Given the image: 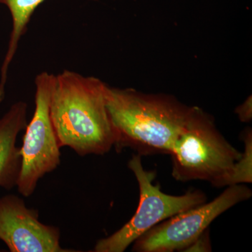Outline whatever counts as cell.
Returning a JSON list of instances; mask_svg holds the SVG:
<instances>
[{
    "label": "cell",
    "instance_id": "6",
    "mask_svg": "<svg viewBox=\"0 0 252 252\" xmlns=\"http://www.w3.org/2000/svg\"><path fill=\"white\" fill-rule=\"evenodd\" d=\"M248 186L227 187L216 198L163 220L133 243L132 252H185L223 212L251 198Z\"/></svg>",
    "mask_w": 252,
    "mask_h": 252
},
{
    "label": "cell",
    "instance_id": "1",
    "mask_svg": "<svg viewBox=\"0 0 252 252\" xmlns=\"http://www.w3.org/2000/svg\"><path fill=\"white\" fill-rule=\"evenodd\" d=\"M107 84L64 69L55 75L50 117L60 147L80 157L104 155L114 147V128L106 104Z\"/></svg>",
    "mask_w": 252,
    "mask_h": 252
},
{
    "label": "cell",
    "instance_id": "4",
    "mask_svg": "<svg viewBox=\"0 0 252 252\" xmlns=\"http://www.w3.org/2000/svg\"><path fill=\"white\" fill-rule=\"evenodd\" d=\"M127 167L133 172L140 189V203L133 217L115 233L102 238L94 245V252H124L136 240L155 225L192 207L207 202L204 192L190 189L180 195L165 193L158 184L154 170L144 168L142 156H132Z\"/></svg>",
    "mask_w": 252,
    "mask_h": 252
},
{
    "label": "cell",
    "instance_id": "5",
    "mask_svg": "<svg viewBox=\"0 0 252 252\" xmlns=\"http://www.w3.org/2000/svg\"><path fill=\"white\" fill-rule=\"evenodd\" d=\"M54 74L39 73L34 79L35 109L20 147L21 168L16 187L25 197L34 193L38 182L61 164V147L50 117V97Z\"/></svg>",
    "mask_w": 252,
    "mask_h": 252
},
{
    "label": "cell",
    "instance_id": "11",
    "mask_svg": "<svg viewBox=\"0 0 252 252\" xmlns=\"http://www.w3.org/2000/svg\"><path fill=\"white\" fill-rule=\"evenodd\" d=\"M212 246L210 241L209 228L198 237L185 252H211Z\"/></svg>",
    "mask_w": 252,
    "mask_h": 252
},
{
    "label": "cell",
    "instance_id": "3",
    "mask_svg": "<svg viewBox=\"0 0 252 252\" xmlns=\"http://www.w3.org/2000/svg\"><path fill=\"white\" fill-rule=\"evenodd\" d=\"M170 155L175 180L207 181L220 188L227 187L242 152L225 140L210 115L193 107Z\"/></svg>",
    "mask_w": 252,
    "mask_h": 252
},
{
    "label": "cell",
    "instance_id": "12",
    "mask_svg": "<svg viewBox=\"0 0 252 252\" xmlns=\"http://www.w3.org/2000/svg\"><path fill=\"white\" fill-rule=\"evenodd\" d=\"M235 113L242 122H251L252 119V99L250 96L243 104L235 109Z\"/></svg>",
    "mask_w": 252,
    "mask_h": 252
},
{
    "label": "cell",
    "instance_id": "10",
    "mask_svg": "<svg viewBox=\"0 0 252 252\" xmlns=\"http://www.w3.org/2000/svg\"><path fill=\"white\" fill-rule=\"evenodd\" d=\"M245 151L242 152L241 157L235 163L233 171L228 179L227 187L244 185L252 182V132L251 129L243 132L242 135Z\"/></svg>",
    "mask_w": 252,
    "mask_h": 252
},
{
    "label": "cell",
    "instance_id": "7",
    "mask_svg": "<svg viewBox=\"0 0 252 252\" xmlns=\"http://www.w3.org/2000/svg\"><path fill=\"white\" fill-rule=\"evenodd\" d=\"M59 228L39 220L37 210L17 195L0 198V240L11 252H70L60 243Z\"/></svg>",
    "mask_w": 252,
    "mask_h": 252
},
{
    "label": "cell",
    "instance_id": "8",
    "mask_svg": "<svg viewBox=\"0 0 252 252\" xmlns=\"http://www.w3.org/2000/svg\"><path fill=\"white\" fill-rule=\"evenodd\" d=\"M28 104L18 101L0 118V188L10 190L17 185L21 168L18 134L27 126Z\"/></svg>",
    "mask_w": 252,
    "mask_h": 252
},
{
    "label": "cell",
    "instance_id": "2",
    "mask_svg": "<svg viewBox=\"0 0 252 252\" xmlns=\"http://www.w3.org/2000/svg\"><path fill=\"white\" fill-rule=\"evenodd\" d=\"M105 96L119 153L130 148L141 156L170 154L192 109L169 96L108 85Z\"/></svg>",
    "mask_w": 252,
    "mask_h": 252
},
{
    "label": "cell",
    "instance_id": "9",
    "mask_svg": "<svg viewBox=\"0 0 252 252\" xmlns=\"http://www.w3.org/2000/svg\"><path fill=\"white\" fill-rule=\"evenodd\" d=\"M44 1L46 0H0V4L7 6L12 19L9 45L0 73V104L5 97V86L9 65L16 54L21 37L26 34L28 24L34 11Z\"/></svg>",
    "mask_w": 252,
    "mask_h": 252
}]
</instances>
